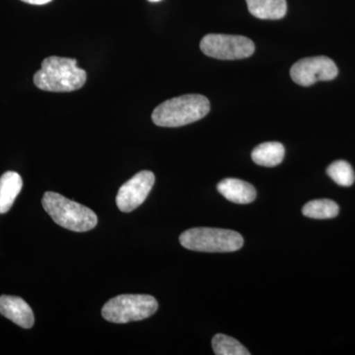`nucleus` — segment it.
<instances>
[{
	"label": "nucleus",
	"instance_id": "obj_6",
	"mask_svg": "<svg viewBox=\"0 0 355 355\" xmlns=\"http://www.w3.org/2000/svg\"><path fill=\"white\" fill-rule=\"evenodd\" d=\"M200 46L207 57L222 60H242L254 53L252 40L236 35L209 34L203 37Z\"/></svg>",
	"mask_w": 355,
	"mask_h": 355
},
{
	"label": "nucleus",
	"instance_id": "obj_5",
	"mask_svg": "<svg viewBox=\"0 0 355 355\" xmlns=\"http://www.w3.org/2000/svg\"><path fill=\"white\" fill-rule=\"evenodd\" d=\"M158 309L153 296L146 294H123L108 301L102 308V316L111 323L125 324L153 316Z\"/></svg>",
	"mask_w": 355,
	"mask_h": 355
},
{
	"label": "nucleus",
	"instance_id": "obj_1",
	"mask_svg": "<svg viewBox=\"0 0 355 355\" xmlns=\"http://www.w3.org/2000/svg\"><path fill=\"white\" fill-rule=\"evenodd\" d=\"M87 80L85 70L79 69L74 58L49 57L35 73L34 83L48 92H72L83 88Z\"/></svg>",
	"mask_w": 355,
	"mask_h": 355
},
{
	"label": "nucleus",
	"instance_id": "obj_7",
	"mask_svg": "<svg viewBox=\"0 0 355 355\" xmlns=\"http://www.w3.org/2000/svg\"><path fill=\"white\" fill-rule=\"evenodd\" d=\"M338 67L330 58H305L292 65L291 76L292 80L301 86L313 85L318 81H330L338 76Z\"/></svg>",
	"mask_w": 355,
	"mask_h": 355
},
{
	"label": "nucleus",
	"instance_id": "obj_13",
	"mask_svg": "<svg viewBox=\"0 0 355 355\" xmlns=\"http://www.w3.org/2000/svg\"><path fill=\"white\" fill-rule=\"evenodd\" d=\"M286 155V149L279 142H265L256 147L252 153V159L256 164L263 167L279 165Z\"/></svg>",
	"mask_w": 355,
	"mask_h": 355
},
{
	"label": "nucleus",
	"instance_id": "obj_11",
	"mask_svg": "<svg viewBox=\"0 0 355 355\" xmlns=\"http://www.w3.org/2000/svg\"><path fill=\"white\" fill-rule=\"evenodd\" d=\"M22 187V178L18 173L8 171L0 177V214H6L12 207Z\"/></svg>",
	"mask_w": 355,
	"mask_h": 355
},
{
	"label": "nucleus",
	"instance_id": "obj_16",
	"mask_svg": "<svg viewBox=\"0 0 355 355\" xmlns=\"http://www.w3.org/2000/svg\"><path fill=\"white\" fill-rule=\"evenodd\" d=\"M327 174L335 183L342 187L352 186L355 181L354 169L347 161L338 160L331 163L327 169Z\"/></svg>",
	"mask_w": 355,
	"mask_h": 355
},
{
	"label": "nucleus",
	"instance_id": "obj_2",
	"mask_svg": "<svg viewBox=\"0 0 355 355\" xmlns=\"http://www.w3.org/2000/svg\"><path fill=\"white\" fill-rule=\"evenodd\" d=\"M210 111V103L205 96H179L163 102L154 110L153 123L158 127L178 128L202 120Z\"/></svg>",
	"mask_w": 355,
	"mask_h": 355
},
{
	"label": "nucleus",
	"instance_id": "obj_14",
	"mask_svg": "<svg viewBox=\"0 0 355 355\" xmlns=\"http://www.w3.org/2000/svg\"><path fill=\"white\" fill-rule=\"evenodd\" d=\"M340 207L331 200H315L306 203L302 209L303 216L314 219H330L338 216Z\"/></svg>",
	"mask_w": 355,
	"mask_h": 355
},
{
	"label": "nucleus",
	"instance_id": "obj_10",
	"mask_svg": "<svg viewBox=\"0 0 355 355\" xmlns=\"http://www.w3.org/2000/svg\"><path fill=\"white\" fill-rule=\"evenodd\" d=\"M217 191L229 202L241 205L253 202L257 197L256 189L251 184L234 178L222 180L217 184Z\"/></svg>",
	"mask_w": 355,
	"mask_h": 355
},
{
	"label": "nucleus",
	"instance_id": "obj_18",
	"mask_svg": "<svg viewBox=\"0 0 355 355\" xmlns=\"http://www.w3.org/2000/svg\"><path fill=\"white\" fill-rule=\"evenodd\" d=\"M148 1H150V2H158V1H161V0H148Z\"/></svg>",
	"mask_w": 355,
	"mask_h": 355
},
{
	"label": "nucleus",
	"instance_id": "obj_4",
	"mask_svg": "<svg viewBox=\"0 0 355 355\" xmlns=\"http://www.w3.org/2000/svg\"><path fill=\"white\" fill-rule=\"evenodd\" d=\"M180 243L191 251L228 253L241 249L244 239L239 233L228 229L198 227L182 233Z\"/></svg>",
	"mask_w": 355,
	"mask_h": 355
},
{
	"label": "nucleus",
	"instance_id": "obj_8",
	"mask_svg": "<svg viewBox=\"0 0 355 355\" xmlns=\"http://www.w3.org/2000/svg\"><path fill=\"white\" fill-rule=\"evenodd\" d=\"M154 183L155 176L151 171H141L135 174L118 191L116 202L119 209L125 214L137 209L148 197Z\"/></svg>",
	"mask_w": 355,
	"mask_h": 355
},
{
	"label": "nucleus",
	"instance_id": "obj_17",
	"mask_svg": "<svg viewBox=\"0 0 355 355\" xmlns=\"http://www.w3.org/2000/svg\"><path fill=\"white\" fill-rule=\"evenodd\" d=\"M21 1L33 4V6H44V4L50 3L51 0H21Z\"/></svg>",
	"mask_w": 355,
	"mask_h": 355
},
{
	"label": "nucleus",
	"instance_id": "obj_3",
	"mask_svg": "<svg viewBox=\"0 0 355 355\" xmlns=\"http://www.w3.org/2000/svg\"><path fill=\"white\" fill-rule=\"evenodd\" d=\"M44 209L58 225L74 232L92 230L98 223L92 209L53 191H46L43 200Z\"/></svg>",
	"mask_w": 355,
	"mask_h": 355
},
{
	"label": "nucleus",
	"instance_id": "obj_15",
	"mask_svg": "<svg viewBox=\"0 0 355 355\" xmlns=\"http://www.w3.org/2000/svg\"><path fill=\"white\" fill-rule=\"evenodd\" d=\"M212 349L216 355H250L249 352L241 343L234 338L217 334L212 338Z\"/></svg>",
	"mask_w": 355,
	"mask_h": 355
},
{
	"label": "nucleus",
	"instance_id": "obj_12",
	"mask_svg": "<svg viewBox=\"0 0 355 355\" xmlns=\"http://www.w3.org/2000/svg\"><path fill=\"white\" fill-rule=\"evenodd\" d=\"M250 13L259 19L279 20L287 12L286 0H246Z\"/></svg>",
	"mask_w": 355,
	"mask_h": 355
},
{
	"label": "nucleus",
	"instance_id": "obj_9",
	"mask_svg": "<svg viewBox=\"0 0 355 355\" xmlns=\"http://www.w3.org/2000/svg\"><path fill=\"white\" fill-rule=\"evenodd\" d=\"M0 314L23 329L34 326V313L29 304L17 296H0Z\"/></svg>",
	"mask_w": 355,
	"mask_h": 355
}]
</instances>
